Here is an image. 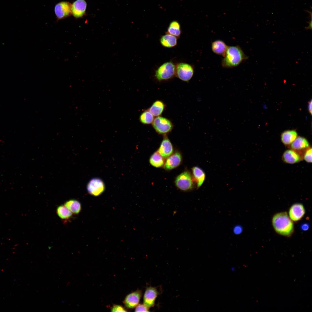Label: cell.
<instances>
[{"mask_svg":"<svg viewBox=\"0 0 312 312\" xmlns=\"http://www.w3.org/2000/svg\"><path fill=\"white\" fill-rule=\"evenodd\" d=\"M272 223L275 231L280 235L289 237L293 232V223L286 212L275 215L272 218Z\"/></svg>","mask_w":312,"mask_h":312,"instance_id":"cell-1","label":"cell"},{"mask_svg":"<svg viewBox=\"0 0 312 312\" xmlns=\"http://www.w3.org/2000/svg\"><path fill=\"white\" fill-rule=\"evenodd\" d=\"M248 58V57L238 46L228 47L222 62V66L230 68L236 66Z\"/></svg>","mask_w":312,"mask_h":312,"instance_id":"cell-2","label":"cell"},{"mask_svg":"<svg viewBox=\"0 0 312 312\" xmlns=\"http://www.w3.org/2000/svg\"><path fill=\"white\" fill-rule=\"evenodd\" d=\"M176 65L172 61L164 63L156 70L155 78L159 81L172 78L175 76Z\"/></svg>","mask_w":312,"mask_h":312,"instance_id":"cell-3","label":"cell"},{"mask_svg":"<svg viewBox=\"0 0 312 312\" xmlns=\"http://www.w3.org/2000/svg\"><path fill=\"white\" fill-rule=\"evenodd\" d=\"M194 68L188 63L181 62L176 65L175 76L182 81L188 82L193 77Z\"/></svg>","mask_w":312,"mask_h":312,"instance_id":"cell-4","label":"cell"},{"mask_svg":"<svg viewBox=\"0 0 312 312\" xmlns=\"http://www.w3.org/2000/svg\"><path fill=\"white\" fill-rule=\"evenodd\" d=\"M175 185L179 189L184 191H187L192 189L193 183L190 173L188 171L183 172L176 177Z\"/></svg>","mask_w":312,"mask_h":312,"instance_id":"cell-5","label":"cell"},{"mask_svg":"<svg viewBox=\"0 0 312 312\" xmlns=\"http://www.w3.org/2000/svg\"><path fill=\"white\" fill-rule=\"evenodd\" d=\"M152 126L155 131L160 134H165L171 131L173 126L168 119L158 116L155 118L152 122Z\"/></svg>","mask_w":312,"mask_h":312,"instance_id":"cell-6","label":"cell"},{"mask_svg":"<svg viewBox=\"0 0 312 312\" xmlns=\"http://www.w3.org/2000/svg\"><path fill=\"white\" fill-rule=\"evenodd\" d=\"M54 12L58 19L64 18L72 14L71 4L67 1L60 2L55 5Z\"/></svg>","mask_w":312,"mask_h":312,"instance_id":"cell-7","label":"cell"},{"mask_svg":"<svg viewBox=\"0 0 312 312\" xmlns=\"http://www.w3.org/2000/svg\"><path fill=\"white\" fill-rule=\"evenodd\" d=\"M105 188L103 182L99 178H94L91 180L87 186L88 193L94 196L101 194L104 191Z\"/></svg>","mask_w":312,"mask_h":312,"instance_id":"cell-8","label":"cell"},{"mask_svg":"<svg viewBox=\"0 0 312 312\" xmlns=\"http://www.w3.org/2000/svg\"><path fill=\"white\" fill-rule=\"evenodd\" d=\"M303 154L302 153L290 149L284 151L282 156V159L286 163L294 164L303 159Z\"/></svg>","mask_w":312,"mask_h":312,"instance_id":"cell-9","label":"cell"},{"mask_svg":"<svg viewBox=\"0 0 312 312\" xmlns=\"http://www.w3.org/2000/svg\"><path fill=\"white\" fill-rule=\"evenodd\" d=\"M85 0H76L71 4L72 14L75 18H80L85 14L87 8Z\"/></svg>","mask_w":312,"mask_h":312,"instance_id":"cell-10","label":"cell"},{"mask_svg":"<svg viewBox=\"0 0 312 312\" xmlns=\"http://www.w3.org/2000/svg\"><path fill=\"white\" fill-rule=\"evenodd\" d=\"M158 294L157 290L155 287H147L144 296V304L149 309L153 307Z\"/></svg>","mask_w":312,"mask_h":312,"instance_id":"cell-11","label":"cell"},{"mask_svg":"<svg viewBox=\"0 0 312 312\" xmlns=\"http://www.w3.org/2000/svg\"><path fill=\"white\" fill-rule=\"evenodd\" d=\"M142 296V292L137 290L127 295L123 302L125 306L129 309L136 307L138 304Z\"/></svg>","mask_w":312,"mask_h":312,"instance_id":"cell-12","label":"cell"},{"mask_svg":"<svg viewBox=\"0 0 312 312\" xmlns=\"http://www.w3.org/2000/svg\"><path fill=\"white\" fill-rule=\"evenodd\" d=\"M305 213L303 205L300 203H296L290 208L289 211L290 218L292 220L297 221L300 220Z\"/></svg>","mask_w":312,"mask_h":312,"instance_id":"cell-13","label":"cell"},{"mask_svg":"<svg viewBox=\"0 0 312 312\" xmlns=\"http://www.w3.org/2000/svg\"><path fill=\"white\" fill-rule=\"evenodd\" d=\"M157 152L164 158L168 157L173 152L171 143L166 136H165L158 149Z\"/></svg>","mask_w":312,"mask_h":312,"instance_id":"cell-14","label":"cell"},{"mask_svg":"<svg viewBox=\"0 0 312 312\" xmlns=\"http://www.w3.org/2000/svg\"><path fill=\"white\" fill-rule=\"evenodd\" d=\"M289 146L290 149L302 153L310 147L307 140L301 136L297 137Z\"/></svg>","mask_w":312,"mask_h":312,"instance_id":"cell-15","label":"cell"},{"mask_svg":"<svg viewBox=\"0 0 312 312\" xmlns=\"http://www.w3.org/2000/svg\"><path fill=\"white\" fill-rule=\"evenodd\" d=\"M165 163L164 168L167 170L174 169L180 164L182 160V156L179 152H176L167 158Z\"/></svg>","mask_w":312,"mask_h":312,"instance_id":"cell-16","label":"cell"},{"mask_svg":"<svg viewBox=\"0 0 312 312\" xmlns=\"http://www.w3.org/2000/svg\"><path fill=\"white\" fill-rule=\"evenodd\" d=\"M178 38L172 35L166 33L162 36L159 41L163 47L170 48L176 46L177 44Z\"/></svg>","mask_w":312,"mask_h":312,"instance_id":"cell-17","label":"cell"},{"mask_svg":"<svg viewBox=\"0 0 312 312\" xmlns=\"http://www.w3.org/2000/svg\"><path fill=\"white\" fill-rule=\"evenodd\" d=\"M298 137L297 132L294 130H288L283 132L281 135V140L285 146H289Z\"/></svg>","mask_w":312,"mask_h":312,"instance_id":"cell-18","label":"cell"},{"mask_svg":"<svg viewBox=\"0 0 312 312\" xmlns=\"http://www.w3.org/2000/svg\"><path fill=\"white\" fill-rule=\"evenodd\" d=\"M228 46L222 40H218L213 42L211 44V49L215 53L222 55H225Z\"/></svg>","mask_w":312,"mask_h":312,"instance_id":"cell-19","label":"cell"},{"mask_svg":"<svg viewBox=\"0 0 312 312\" xmlns=\"http://www.w3.org/2000/svg\"><path fill=\"white\" fill-rule=\"evenodd\" d=\"M192 172L197 183V187L198 188L202 185L205 179V173L201 169L197 166L192 168Z\"/></svg>","mask_w":312,"mask_h":312,"instance_id":"cell-20","label":"cell"},{"mask_svg":"<svg viewBox=\"0 0 312 312\" xmlns=\"http://www.w3.org/2000/svg\"><path fill=\"white\" fill-rule=\"evenodd\" d=\"M165 107L164 103L161 101H155L148 109L153 116H159L162 113Z\"/></svg>","mask_w":312,"mask_h":312,"instance_id":"cell-21","label":"cell"},{"mask_svg":"<svg viewBox=\"0 0 312 312\" xmlns=\"http://www.w3.org/2000/svg\"><path fill=\"white\" fill-rule=\"evenodd\" d=\"M64 205L72 213L78 214L81 210V205L78 200L71 199L65 202Z\"/></svg>","mask_w":312,"mask_h":312,"instance_id":"cell-22","label":"cell"},{"mask_svg":"<svg viewBox=\"0 0 312 312\" xmlns=\"http://www.w3.org/2000/svg\"><path fill=\"white\" fill-rule=\"evenodd\" d=\"M179 38L181 34V30L179 23L176 21H172L169 24L166 33Z\"/></svg>","mask_w":312,"mask_h":312,"instance_id":"cell-23","label":"cell"},{"mask_svg":"<svg viewBox=\"0 0 312 312\" xmlns=\"http://www.w3.org/2000/svg\"><path fill=\"white\" fill-rule=\"evenodd\" d=\"M149 162L152 166L157 168L162 166L164 164V158L157 151L151 156Z\"/></svg>","mask_w":312,"mask_h":312,"instance_id":"cell-24","label":"cell"},{"mask_svg":"<svg viewBox=\"0 0 312 312\" xmlns=\"http://www.w3.org/2000/svg\"><path fill=\"white\" fill-rule=\"evenodd\" d=\"M56 212L59 217L63 220L68 219L72 216V213L64 205L58 207Z\"/></svg>","mask_w":312,"mask_h":312,"instance_id":"cell-25","label":"cell"},{"mask_svg":"<svg viewBox=\"0 0 312 312\" xmlns=\"http://www.w3.org/2000/svg\"><path fill=\"white\" fill-rule=\"evenodd\" d=\"M154 116L148 110L142 112L140 115L139 120L144 124H149L153 122Z\"/></svg>","mask_w":312,"mask_h":312,"instance_id":"cell-26","label":"cell"},{"mask_svg":"<svg viewBox=\"0 0 312 312\" xmlns=\"http://www.w3.org/2000/svg\"><path fill=\"white\" fill-rule=\"evenodd\" d=\"M312 148L310 147L304 152L303 159L308 163L312 162Z\"/></svg>","mask_w":312,"mask_h":312,"instance_id":"cell-27","label":"cell"},{"mask_svg":"<svg viewBox=\"0 0 312 312\" xmlns=\"http://www.w3.org/2000/svg\"><path fill=\"white\" fill-rule=\"evenodd\" d=\"M149 308L147 307L144 304H140L138 305L136 307L135 309L136 312H148L149 311Z\"/></svg>","mask_w":312,"mask_h":312,"instance_id":"cell-28","label":"cell"},{"mask_svg":"<svg viewBox=\"0 0 312 312\" xmlns=\"http://www.w3.org/2000/svg\"><path fill=\"white\" fill-rule=\"evenodd\" d=\"M112 312H127V311L122 306L114 305L112 307L111 309Z\"/></svg>","mask_w":312,"mask_h":312,"instance_id":"cell-29","label":"cell"},{"mask_svg":"<svg viewBox=\"0 0 312 312\" xmlns=\"http://www.w3.org/2000/svg\"><path fill=\"white\" fill-rule=\"evenodd\" d=\"M309 224L307 223H304L302 224L300 226V229L301 230L303 231H307L309 228Z\"/></svg>","mask_w":312,"mask_h":312,"instance_id":"cell-30","label":"cell"},{"mask_svg":"<svg viewBox=\"0 0 312 312\" xmlns=\"http://www.w3.org/2000/svg\"><path fill=\"white\" fill-rule=\"evenodd\" d=\"M234 229V231L235 233L237 234L240 233H241L242 231V228L239 226H236Z\"/></svg>","mask_w":312,"mask_h":312,"instance_id":"cell-31","label":"cell"},{"mask_svg":"<svg viewBox=\"0 0 312 312\" xmlns=\"http://www.w3.org/2000/svg\"><path fill=\"white\" fill-rule=\"evenodd\" d=\"M308 110L310 113L312 114V101L311 100L308 103Z\"/></svg>","mask_w":312,"mask_h":312,"instance_id":"cell-32","label":"cell"},{"mask_svg":"<svg viewBox=\"0 0 312 312\" xmlns=\"http://www.w3.org/2000/svg\"><path fill=\"white\" fill-rule=\"evenodd\" d=\"M309 26L308 27H306V29H311V28H312L311 20V21L310 22H309Z\"/></svg>","mask_w":312,"mask_h":312,"instance_id":"cell-33","label":"cell"}]
</instances>
